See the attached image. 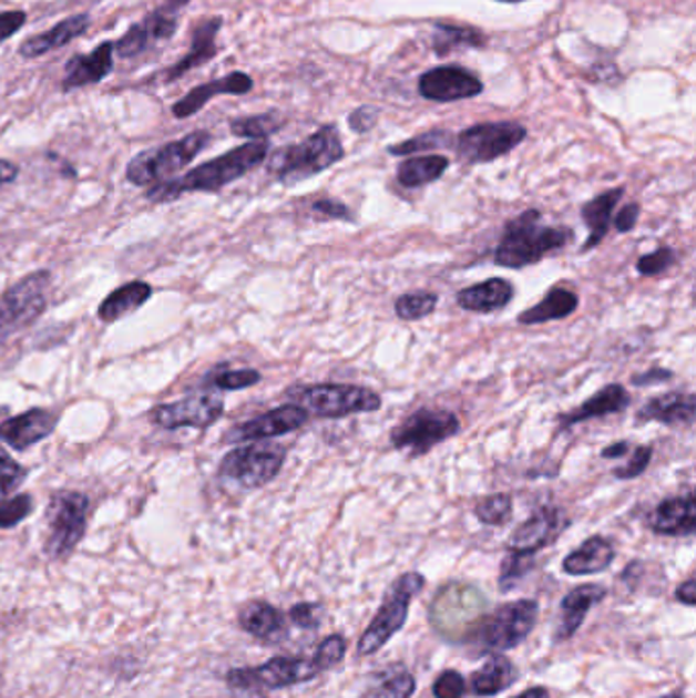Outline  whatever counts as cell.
I'll return each mask as SVG.
<instances>
[{
  "label": "cell",
  "instance_id": "cell-1",
  "mask_svg": "<svg viewBox=\"0 0 696 698\" xmlns=\"http://www.w3.org/2000/svg\"><path fill=\"white\" fill-rule=\"evenodd\" d=\"M270 154V142H247L227 154L208 160L198 168L186 172L182 178L155 184L147 191V198L155 203H168L186 193H217L227 184L239 181L247 172L258 168Z\"/></svg>",
  "mask_w": 696,
  "mask_h": 698
},
{
  "label": "cell",
  "instance_id": "cell-15",
  "mask_svg": "<svg viewBox=\"0 0 696 698\" xmlns=\"http://www.w3.org/2000/svg\"><path fill=\"white\" fill-rule=\"evenodd\" d=\"M225 411V402L217 392H201L182 401L160 404L152 409L150 419L157 427H164L168 431L181 427H194V429H207L215 425Z\"/></svg>",
  "mask_w": 696,
  "mask_h": 698
},
{
  "label": "cell",
  "instance_id": "cell-37",
  "mask_svg": "<svg viewBox=\"0 0 696 698\" xmlns=\"http://www.w3.org/2000/svg\"><path fill=\"white\" fill-rule=\"evenodd\" d=\"M284 116L278 113H262V115L239 116L229 121V130L235 137H245L249 142L268 140L274 133L284 127Z\"/></svg>",
  "mask_w": 696,
  "mask_h": 698
},
{
  "label": "cell",
  "instance_id": "cell-56",
  "mask_svg": "<svg viewBox=\"0 0 696 698\" xmlns=\"http://www.w3.org/2000/svg\"><path fill=\"white\" fill-rule=\"evenodd\" d=\"M639 213H642V207L637 203H630V205L621 208L617 217H615V232L630 233L632 229H635L637 219H639Z\"/></svg>",
  "mask_w": 696,
  "mask_h": 698
},
{
  "label": "cell",
  "instance_id": "cell-39",
  "mask_svg": "<svg viewBox=\"0 0 696 698\" xmlns=\"http://www.w3.org/2000/svg\"><path fill=\"white\" fill-rule=\"evenodd\" d=\"M439 297L429 290H414L397 298L395 312L402 321H419L426 319L438 309Z\"/></svg>",
  "mask_w": 696,
  "mask_h": 698
},
{
  "label": "cell",
  "instance_id": "cell-33",
  "mask_svg": "<svg viewBox=\"0 0 696 698\" xmlns=\"http://www.w3.org/2000/svg\"><path fill=\"white\" fill-rule=\"evenodd\" d=\"M516 676L519 673H516L513 661L497 654V656L487 659L478 673L472 674L470 688L477 697H494L513 685Z\"/></svg>",
  "mask_w": 696,
  "mask_h": 698
},
{
  "label": "cell",
  "instance_id": "cell-62",
  "mask_svg": "<svg viewBox=\"0 0 696 698\" xmlns=\"http://www.w3.org/2000/svg\"><path fill=\"white\" fill-rule=\"evenodd\" d=\"M164 2H166L168 7H172V9H176V11H182V9H184V7H186V4L191 2V0H164Z\"/></svg>",
  "mask_w": 696,
  "mask_h": 698
},
{
  "label": "cell",
  "instance_id": "cell-59",
  "mask_svg": "<svg viewBox=\"0 0 696 698\" xmlns=\"http://www.w3.org/2000/svg\"><path fill=\"white\" fill-rule=\"evenodd\" d=\"M17 176H19V166L13 164V162H9V160L0 157V186L17 181Z\"/></svg>",
  "mask_w": 696,
  "mask_h": 698
},
{
  "label": "cell",
  "instance_id": "cell-9",
  "mask_svg": "<svg viewBox=\"0 0 696 698\" xmlns=\"http://www.w3.org/2000/svg\"><path fill=\"white\" fill-rule=\"evenodd\" d=\"M423 586H426V578L419 572H407L395 581L382 607L376 613L375 620L361 635L360 644H358L360 656H372L380 647L387 646L392 635L402 629L411 598L419 595Z\"/></svg>",
  "mask_w": 696,
  "mask_h": 698
},
{
  "label": "cell",
  "instance_id": "cell-44",
  "mask_svg": "<svg viewBox=\"0 0 696 698\" xmlns=\"http://www.w3.org/2000/svg\"><path fill=\"white\" fill-rule=\"evenodd\" d=\"M259 380H262V374L258 370L242 368V370H221L211 384L217 390H244V388L256 387Z\"/></svg>",
  "mask_w": 696,
  "mask_h": 698
},
{
  "label": "cell",
  "instance_id": "cell-14",
  "mask_svg": "<svg viewBox=\"0 0 696 698\" xmlns=\"http://www.w3.org/2000/svg\"><path fill=\"white\" fill-rule=\"evenodd\" d=\"M321 673L315 659L272 658L258 668H237L227 674V682L235 688H286L309 682Z\"/></svg>",
  "mask_w": 696,
  "mask_h": 698
},
{
  "label": "cell",
  "instance_id": "cell-35",
  "mask_svg": "<svg viewBox=\"0 0 696 698\" xmlns=\"http://www.w3.org/2000/svg\"><path fill=\"white\" fill-rule=\"evenodd\" d=\"M152 286L145 283H130L113 290L109 297L104 298L103 305L99 307V319L104 324H113L130 315L133 310L143 307L152 297Z\"/></svg>",
  "mask_w": 696,
  "mask_h": 698
},
{
  "label": "cell",
  "instance_id": "cell-31",
  "mask_svg": "<svg viewBox=\"0 0 696 698\" xmlns=\"http://www.w3.org/2000/svg\"><path fill=\"white\" fill-rule=\"evenodd\" d=\"M239 625L244 632L264 641H280L288 632L283 610L264 601L247 603L239 610Z\"/></svg>",
  "mask_w": 696,
  "mask_h": 698
},
{
  "label": "cell",
  "instance_id": "cell-42",
  "mask_svg": "<svg viewBox=\"0 0 696 698\" xmlns=\"http://www.w3.org/2000/svg\"><path fill=\"white\" fill-rule=\"evenodd\" d=\"M113 45H115V53L119 58L133 60V58L142 55L152 43H150V38H147V33L143 29L142 21H140V23L130 25V29L121 38L113 41Z\"/></svg>",
  "mask_w": 696,
  "mask_h": 698
},
{
  "label": "cell",
  "instance_id": "cell-20",
  "mask_svg": "<svg viewBox=\"0 0 696 698\" xmlns=\"http://www.w3.org/2000/svg\"><path fill=\"white\" fill-rule=\"evenodd\" d=\"M254 91V78L245 72H229L225 76L208 80L205 84L194 86L193 91L186 92L181 101L172 104V115L176 119H188L196 115L198 111H203L213 99L223 96V94H235L242 96L247 92Z\"/></svg>",
  "mask_w": 696,
  "mask_h": 698
},
{
  "label": "cell",
  "instance_id": "cell-51",
  "mask_svg": "<svg viewBox=\"0 0 696 698\" xmlns=\"http://www.w3.org/2000/svg\"><path fill=\"white\" fill-rule=\"evenodd\" d=\"M436 698H462L465 695L464 676L456 670L441 674L433 685Z\"/></svg>",
  "mask_w": 696,
  "mask_h": 698
},
{
  "label": "cell",
  "instance_id": "cell-52",
  "mask_svg": "<svg viewBox=\"0 0 696 698\" xmlns=\"http://www.w3.org/2000/svg\"><path fill=\"white\" fill-rule=\"evenodd\" d=\"M310 211L323 217V220H354L351 208L336 198H317L310 205Z\"/></svg>",
  "mask_w": 696,
  "mask_h": 698
},
{
  "label": "cell",
  "instance_id": "cell-22",
  "mask_svg": "<svg viewBox=\"0 0 696 698\" xmlns=\"http://www.w3.org/2000/svg\"><path fill=\"white\" fill-rule=\"evenodd\" d=\"M55 425H58L55 414L45 409H31L27 413L0 423V441L14 448L17 452H23L39 441L50 438Z\"/></svg>",
  "mask_w": 696,
  "mask_h": 698
},
{
  "label": "cell",
  "instance_id": "cell-63",
  "mask_svg": "<svg viewBox=\"0 0 696 698\" xmlns=\"http://www.w3.org/2000/svg\"><path fill=\"white\" fill-rule=\"evenodd\" d=\"M659 698H684L683 692H671V695H664V697Z\"/></svg>",
  "mask_w": 696,
  "mask_h": 698
},
{
  "label": "cell",
  "instance_id": "cell-60",
  "mask_svg": "<svg viewBox=\"0 0 696 698\" xmlns=\"http://www.w3.org/2000/svg\"><path fill=\"white\" fill-rule=\"evenodd\" d=\"M627 452H630V443H627V441H617V443L606 445L605 450L601 452V458H605V460H617V458L625 455Z\"/></svg>",
  "mask_w": 696,
  "mask_h": 698
},
{
  "label": "cell",
  "instance_id": "cell-43",
  "mask_svg": "<svg viewBox=\"0 0 696 698\" xmlns=\"http://www.w3.org/2000/svg\"><path fill=\"white\" fill-rule=\"evenodd\" d=\"M531 568H533V556L509 552V556L503 562V568H501L499 586L503 588L504 593H509Z\"/></svg>",
  "mask_w": 696,
  "mask_h": 698
},
{
  "label": "cell",
  "instance_id": "cell-29",
  "mask_svg": "<svg viewBox=\"0 0 696 698\" xmlns=\"http://www.w3.org/2000/svg\"><path fill=\"white\" fill-rule=\"evenodd\" d=\"M615 562V547L613 543L593 535L581 547H576L572 554H567L562 562V569L570 576H588L605 572Z\"/></svg>",
  "mask_w": 696,
  "mask_h": 698
},
{
  "label": "cell",
  "instance_id": "cell-40",
  "mask_svg": "<svg viewBox=\"0 0 696 698\" xmlns=\"http://www.w3.org/2000/svg\"><path fill=\"white\" fill-rule=\"evenodd\" d=\"M443 147H452V133L450 131L433 130L414 135L407 142L395 143L388 147L390 155H413L431 152V150H443Z\"/></svg>",
  "mask_w": 696,
  "mask_h": 698
},
{
  "label": "cell",
  "instance_id": "cell-19",
  "mask_svg": "<svg viewBox=\"0 0 696 698\" xmlns=\"http://www.w3.org/2000/svg\"><path fill=\"white\" fill-rule=\"evenodd\" d=\"M115 70V45L113 41L99 43L91 53H76L65 62L62 92L78 91L92 84H101Z\"/></svg>",
  "mask_w": 696,
  "mask_h": 698
},
{
  "label": "cell",
  "instance_id": "cell-49",
  "mask_svg": "<svg viewBox=\"0 0 696 698\" xmlns=\"http://www.w3.org/2000/svg\"><path fill=\"white\" fill-rule=\"evenodd\" d=\"M652 455H654L652 445H637L635 452L632 453V458L627 460V464L613 470V476L617 480L639 479L647 470L649 462H652Z\"/></svg>",
  "mask_w": 696,
  "mask_h": 698
},
{
  "label": "cell",
  "instance_id": "cell-23",
  "mask_svg": "<svg viewBox=\"0 0 696 698\" xmlns=\"http://www.w3.org/2000/svg\"><path fill=\"white\" fill-rule=\"evenodd\" d=\"M89 29H91V14H72L68 19H62L60 23H55L52 29L23 41L19 48V53L23 60H38V58H43V55L76 41L78 38H82Z\"/></svg>",
  "mask_w": 696,
  "mask_h": 698
},
{
  "label": "cell",
  "instance_id": "cell-61",
  "mask_svg": "<svg viewBox=\"0 0 696 698\" xmlns=\"http://www.w3.org/2000/svg\"><path fill=\"white\" fill-rule=\"evenodd\" d=\"M513 698H552L550 697V690L547 688H543V686H535V688H529L525 692H521V695H516Z\"/></svg>",
  "mask_w": 696,
  "mask_h": 698
},
{
  "label": "cell",
  "instance_id": "cell-8",
  "mask_svg": "<svg viewBox=\"0 0 696 698\" xmlns=\"http://www.w3.org/2000/svg\"><path fill=\"white\" fill-rule=\"evenodd\" d=\"M300 407L323 419H346L351 414L376 413L382 409V397L372 388L358 384H313L290 390Z\"/></svg>",
  "mask_w": 696,
  "mask_h": 698
},
{
  "label": "cell",
  "instance_id": "cell-46",
  "mask_svg": "<svg viewBox=\"0 0 696 698\" xmlns=\"http://www.w3.org/2000/svg\"><path fill=\"white\" fill-rule=\"evenodd\" d=\"M676 259H678L676 258V252L672 247H658L656 252L645 254V256L637 259V271L642 276H658V274L671 270L672 266L676 264Z\"/></svg>",
  "mask_w": 696,
  "mask_h": 698
},
{
  "label": "cell",
  "instance_id": "cell-16",
  "mask_svg": "<svg viewBox=\"0 0 696 698\" xmlns=\"http://www.w3.org/2000/svg\"><path fill=\"white\" fill-rule=\"evenodd\" d=\"M419 94L433 103H456L477 99L484 92L482 80L460 65H439L419 78Z\"/></svg>",
  "mask_w": 696,
  "mask_h": 698
},
{
  "label": "cell",
  "instance_id": "cell-21",
  "mask_svg": "<svg viewBox=\"0 0 696 698\" xmlns=\"http://www.w3.org/2000/svg\"><path fill=\"white\" fill-rule=\"evenodd\" d=\"M221 27H223V17H219V14L217 17H208V19L201 21L198 25L194 27L191 50L184 53L176 64L170 65L168 70L164 72V82L166 84L178 82L188 72H193L196 68H201V65H205L217 58V53H219L217 38H219Z\"/></svg>",
  "mask_w": 696,
  "mask_h": 698
},
{
  "label": "cell",
  "instance_id": "cell-57",
  "mask_svg": "<svg viewBox=\"0 0 696 698\" xmlns=\"http://www.w3.org/2000/svg\"><path fill=\"white\" fill-rule=\"evenodd\" d=\"M672 378H674V372L666 370V368L654 366L652 370H647L644 374L633 376L632 384L633 387H652V384H659V382H666V380H672Z\"/></svg>",
  "mask_w": 696,
  "mask_h": 698
},
{
  "label": "cell",
  "instance_id": "cell-45",
  "mask_svg": "<svg viewBox=\"0 0 696 698\" xmlns=\"http://www.w3.org/2000/svg\"><path fill=\"white\" fill-rule=\"evenodd\" d=\"M33 511V499L29 494H19L11 501L0 504V530H13Z\"/></svg>",
  "mask_w": 696,
  "mask_h": 698
},
{
  "label": "cell",
  "instance_id": "cell-18",
  "mask_svg": "<svg viewBox=\"0 0 696 698\" xmlns=\"http://www.w3.org/2000/svg\"><path fill=\"white\" fill-rule=\"evenodd\" d=\"M307 421H309V411L300 404L288 402V404L276 407L268 413L259 414V417H254L242 425L235 427L227 440L232 443L272 440V438H280V435L297 431Z\"/></svg>",
  "mask_w": 696,
  "mask_h": 698
},
{
  "label": "cell",
  "instance_id": "cell-28",
  "mask_svg": "<svg viewBox=\"0 0 696 698\" xmlns=\"http://www.w3.org/2000/svg\"><path fill=\"white\" fill-rule=\"evenodd\" d=\"M606 596L605 586L601 584H584L574 591H570L560 608V620H557V629H555V641H566L572 635L576 634L582 627V623L586 619L588 610L601 603Z\"/></svg>",
  "mask_w": 696,
  "mask_h": 698
},
{
  "label": "cell",
  "instance_id": "cell-26",
  "mask_svg": "<svg viewBox=\"0 0 696 698\" xmlns=\"http://www.w3.org/2000/svg\"><path fill=\"white\" fill-rule=\"evenodd\" d=\"M696 417V397L690 392H666L645 402L637 411V423L664 425H693Z\"/></svg>",
  "mask_w": 696,
  "mask_h": 698
},
{
  "label": "cell",
  "instance_id": "cell-12",
  "mask_svg": "<svg viewBox=\"0 0 696 698\" xmlns=\"http://www.w3.org/2000/svg\"><path fill=\"white\" fill-rule=\"evenodd\" d=\"M528 130L516 121H490L478 123L462 131L456 140V152L464 164H489L511 154L516 145L525 142Z\"/></svg>",
  "mask_w": 696,
  "mask_h": 698
},
{
  "label": "cell",
  "instance_id": "cell-24",
  "mask_svg": "<svg viewBox=\"0 0 696 698\" xmlns=\"http://www.w3.org/2000/svg\"><path fill=\"white\" fill-rule=\"evenodd\" d=\"M649 527L658 535L668 537H688L696 530L695 494L671 496L656 506L649 519Z\"/></svg>",
  "mask_w": 696,
  "mask_h": 698
},
{
  "label": "cell",
  "instance_id": "cell-47",
  "mask_svg": "<svg viewBox=\"0 0 696 698\" xmlns=\"http://www.w3.org/2000/svg\"><path fill=\"white\" fill-rule=\"evenodd\" d=\"M414 692L413 674L407 670L388 674L385 682L378 688L376 698H411Z\"/></svg>",
  "mask_w": 696,
  "mask_h": 698
},
{
  "label": "cell",
  "instance_id": "cell-5",
  "mask_svg": "<svg viewBox=\"0 0 696 698\" xmlns=\"http://www.w3.org/2000/svg\"><path fill=\"white\" fill-rule=\"evenodd\" d=\"M487 598L472 584L452 582L439 591L431 603V623L448 639H464L484 617Z\"/></svg>",
  "mask_w": 696,
  "mask_h": 698
},
{
  "label": "cell",
  "instance_id": "cell-6",
  "mask_svg": "<svg viewBox=\"0 0 696 698\" xmlns=\"http://www.w3.org/2000/svg\"><path fill=\"white\" fill-rule=\"evenodd\" d=\"M538 615L540 605L531 598H521L497 608L489 617H482L470 635L478 649L501 654L528 639L531 629L535 627Z\"/></svg>",
  "mask_w": 696,
  "mask_h": 698
},
{
  "label": "cell",
  "instance_id": "cell-41",
  "mask_svg": "<svg viewBox=\"0 0 696 698\" xmlns=\"http://www.w3.org/2000/svg\"><path fill=\"white\" fill-rule=\"evenodd\" d=\"M474 515L484 525L501 527L504 523H509V519L513 517V499L504 492L484 496L482 501H478Z\"/></svg>",
  "mask_w": 696,
  "mask_h": 698
},
{
  "label": "cell",
  "instance_id": "cell-30",
  "mask_svg": "<svg viewBox=\"0 0 696 698\" xmlns=\"http://www.w3.org/2000/svg\"><path fill=\"white\" fill-rule=\"evenodd\" d=\"M623 194H625L623 186L611 188V191H605V193L594 196V198H591V201L581 208L584 225H586L588 232H591L586 244L582 246V254L588 252V249H593V247L598 246V244H603V239H605V235L608 233V227H611V223H613V211L620 205Z\"/></svg>",
  "mask_w": 696,
  "mask_h": 698
},
{
  "label": "cell",
  "instance_id": "cell-27",
  "mask_svg": "<svg viewBox=\"0 0 696 698\" xmlns=\"http://www.w3.org/2000/svg\"><path fill=\"white\" fill-rule=\"evenodd\" d=\"M513 298H515V286L506 278H489L484 283L465 286L456 295L460 309L480 312V315H490V312L504 309L511 305Z\"/></svg>",
  "mask_w": 696,
  "mask_h": 698
},
{
  "label": "cell",
  "instance_id": "cell-58",
  "mask_svg": "<svg viewBox=\"0 0 696 698\" xmlns=\"http://www.w3.org/2000/svg\"><path fill=\"white\" fill-rule=\"evenodd\" d=\"M676 601H680L684 605H688V607H693L696 603V584L693 578H688V581L683 582L680 586H678V591H676Z\"/></svg>",
  "mask_w": 696,
  "mask_h": 698
},
{
  "label": "cell",
  "instance_id": "cell-38",
  "mask_svg": "<svg viewBox=\"0 0 696 698\" xmlns=\"http://www.w3.org/2000/svg\"><path fill=\"white\" fill-rule=\"evenodd\" d=\"M178 13L181 11H176V9L168 7L166 2H162L160 7H155L152 13L145 14L142 25L152 45H154L155 41H164V39H172L176 35V31L181 27Z\"/></svg>",
  "mask_w": 696,
  "mask_h": 698
},
{
  "label": "cell",
  "instance_id": "cell-36",
  "mask_svg": "<svg viewBox=\"0 0 696 698\" xmlns=\"http://www.w3.org/2000/svg\"><path fill=\"white\" fill-rule=\"evenodd\" d=\"M489 43V38L477 27L460 25V23H436L433 50L438 55H446L456 48H474L480 50Z\"/></svg>",
  "mask_w": 696,
  "mask_h": 698
},
{
  "label": "cell",
  "instance_id": "cell-50",
  "mask_svg": "<svg viewBox=\"0 0 696 698\" xmlns=\"http://www.w3.org/2000/svg\"><path fill=\"white\" fill-rule=\"evenodd\" d=\"M25 479V470L14 462L9 453L0 448V501Z\"/></svg>",
  "mask_w": 696,
  "mask_h": 698
},
{
  "label": "cell",
  "instance_id": "cell-25",
  "mask_svg": "<svg viewBox=\"0 0 696 698\" xmlns=\"http://www.w3.org/2000/svg\"><path fill=\"white\" fill-rule=\"evenodd\" d=\"M630 402H632V399H630L627 388L615 384V382L606 384L598 392H594L588 401L582 402L581 407L560 414L557 417L560 429L586 423L591 419H603V417H608V414L623 413V411H627Z\"/></svg>",
  "mask_w": 696,
  "mask_h": 698
},
{
  "label": "cell",
  "instance_id": "cell-3",
  "mask_svg": "<svg viewBox=\"0 0 696 698\" xmlns=\"http://www.w3.org/2000/svg\"><path fill=\"white\" fill-rule=\"evenodd\" d=\"M346 155L341 135L334 123L310 133L305 142L290 143L270 155L268 172L286 186L309 181L325 170L336 166Z\"/></svg>",
  "mask_w": 696,
  "mask_h": 698
},
{
  "label": "cell",
  "instance_id": "cell-32",
  "mask_svg": "<svg viewBox=\"0 0 696 698\" xmlns=\"http://www.w3.org/2000/svg\"><path fill=\"white\" fill-rule=\"evenodd\" d=\"M579 307H581V298L574 290L555 286L535 307L523 310L519 315V324L543 325L550 324V321H562V319H567L570 315H574Z\"/></svg>",
  "mask_w": 696,
  "mask_h": 698
},
{
  "label": "cell",
  "instance_id": "cell-11",
  "mask_svg": "<svg viewBox=\"0 0 696 698\" xmlns=\"http://www.w3.org/2000/svg\"><path fill=\"white\" fill-rule=\"evenodd\" d=\"M50 271H33L0 297V346L38 321L48 307L45 292L50 288Z\"/></svg>",
  "mask_w": 696,
  "mask_h": 698
},
{
  "label": "cell",
  "instance_id": "cell-53",
  "mask_svg": "<svg viewBox=\"0 0 696 698\" xmlns=\"http://www.w3.org/2000/svg\"><path fill=\"white\" fill-rule=\"evenodd\" d=\"M321 605L317 603H298L288 615L300 629H317L321 625Z\"/></svg>",
  "mask_w": 696,
  "mask_h": 698
},
{
  "label": "cell",
  "instance_id": "cell-4",
  "mask_svg": "<svg viewBox=\"0 0 696 698\" xmlns=\"http://www.w3.org/2000/svg\"><path fill=\"white\" fill-rule=\"evenodd\" d=\"M211 143L208 131H193L176 142L164 143L155 150L135 155L127 166V181L135 186H155L186 168L196 155Z\"/></svg>",
  "mask_w": 696,
  "mask_h": 698
},
{
  "label": "cell",
  "instance_id": "cell-2",
  "mask_svg": "<svg viewBox=\"0 0 696 698\" xmlns=\"http://www.w3.org/2000/svg\"><path fill=\"white\" fill-rule=\"evenodd\" d=\"M572 242V227L543 225L542 213L538 208H528L504 225L503 237L494 249V264L511 270H523Z\"/></svg>",
  "mask_w": 696,
  "mask_h": 698
},
{
  "label": "cell",
  "instance_id": "cell-7",
  "mask_svg": "<svg viewBox=\"0 0 696 698\" xmlns=\"http://www.w3.org/2000/svg\"><path fill=\"white\" fill-rule=\"evenodd\" d=\"M286 455L284 445L270 441L235 448L221 460L219 480L232 482L244 491L262 489L280 474Z\"/></svg>",
  "mask_w": 696,
  "mask_h": 698
},
{
  "label": "cell",
  "instance_id": "cell-48",
  "mask_svg": "<svg viewBox=\"0 0 696 698\" xmlns=\"http://www.w3.org/2000/svg\"><path fill=\"white\" fill-rule=\"evenodd\" d=\"M346 649H348V644H346V639L341 635H329L319 646L313 659L319 666V670H329V668H334L341 659L346 658Z\"/></svg>",
  "mask_w": 696,
  "mask_h": 698
},
{
  "label": "cell",
  "instance_id": "cell-54",
  "mask_svg": "<svg viewBox=\"0 0 696 698\" xmlns=\"http://www.w3.org/2000/svg\"><path fill=\"white\" fill-rule=\"evenodd\" d=\"M378 116L380 111L376 106L370 104H364L358 106L356 111H351L348 116L349 130L356 131V133H368L370 130H375L376 123H378Z\"/></svg>",
  "mask_w": 696,
  "mask_h": 698
},
{
  "label": "cell",
  "instance_id": "cell-13",
  "mask_svg": "<svg viewBox=\"0 0 696 698\" xmlns=\"http://www.w3.org/2000/svg\"><path fill=\"white\" fill-rule=\"evenodd\" d=\"M89 496L82 492H60L48 506V537L45 554L62 560L74 552L86 531Z\"/></svg>",
  "mask_w": 696,
  "mask_h": 698
},
{
  "label": "cell",
  "instance_id": "cell-34",
  "mask_svg": "<svg viewBox=\"0 0 696 698\" xmlns=\"http://www.w3.org/2000/svg\"><path fill=\"white\" fill-rule=\"evenodd\" d=\"M448 168H450L448 155H417V157L400 162L397 168V182L402 188H421L431 182L439 181Z\"/></svg>",
  "mask_w": 696,
  "mask_h": 698
},
{
  "label": "cell",
  "instance_id": "cell-10",
  "mask_svg": "<svg viewBox=\"0 0 696 698\" xmlns=\"http://www.w3.org/2000/svg\"><path fill=\"white\" fill-rule=\"evenodd\" d=\"M460 427V419L452 411L423 407L392 429L390 443L411 458H421L438 448L439 443L456 438Z\"/></svg>",
  "mask_w": 696,
  "mask_h": 698
},
{
  "label": "cell",
  "instance_id": "cell-55",
  "mask_svg": "<svg viewBox=\"0 0 696 698\" xmlns=\"http://www.w3.org/2000/svg\"><path fill=\"white\" fill-rule=\"evenodd\" d=\"M27 23V13L21 9H13V11H2L0 13V43L2 41H9L14 38Z\"/></svg>",
  "mask_w": 696,
  "mask_h": 698
},
{
  "label": "cell",
  "instance_id": "cell-17",
  "mask_svg": "<svg viewBox=\"0 0 696 698\" xmlns=\"http://www.w3.org/2000/svg\"><path fill=\"white\" fill-rule=\"evenodd\" d=\"M567 521L557 506H542L528 521H523L506 542V550L513 554L535 556L540 550L552 543L566 530Z\"/></svg>",
  "mask_w": 696,
  "mask_h": 698
}]
</instances>
